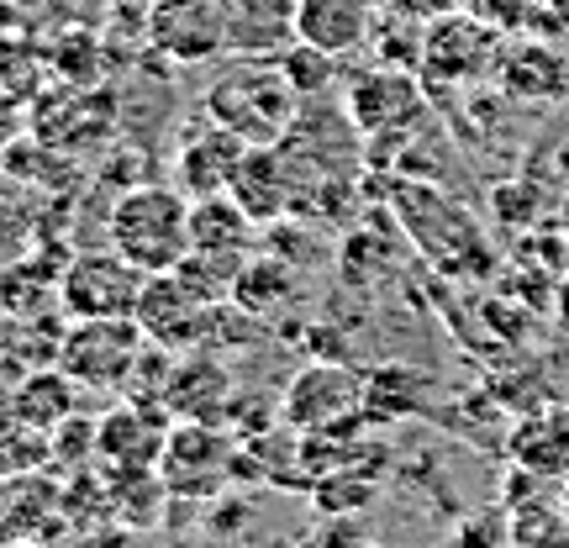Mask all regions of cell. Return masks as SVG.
<instances>
[{"mask_svg": "<svg viewBox=\"0 0 569 548\" xmlns=\"http://www.w3.org/2000/svg\"><path fill=\"white\" fill-rule=\"evenodd\" d=\"M206 117L232 127L243 142H284L301 117V96L284 80L280 59H227L206 90Z\"/></svg>", "mask_w": 569, "mask_h": 548, "instance_id": "cell-1", "label": "cell"}, {"mask_svg": "<svg viewBox=\"0 0 569 548\" xmlns=\"http://www.w3.org/2000/svg\"><path fill=\"white\" fill-rule=\"evenodd\" d=\"M106 243L148 275L180 269V259L190 253V196L180 185H138L117 196L106 217Z\"/></svg>", "mask_w": 569, "mask_h": 548, "instance_id": "cell-2", "label": "cell"}, {"mask_svg": "<svg viewBox=\"0 0 569 548\" xmlns=\"http://www.w3.org/2000/svg\"><path fill=\"white\" fill-rule=\"evenodd\" d=\"M501 32L480 21L475 11H448V17L427 21L422 32V63H417V74L427 84H448V90H459V84H480L486 74H496V63H501Z\"/></svg>", "mask_w": 569, "mask_h": 548, "instance_id": "cell-3", "label": "cell"}, {"mask_svg": "<svg viewBox=\"0 0 569 548\" xmlns=\"http://www.w3.org/2000/svg\"><path fill=\"white\" fill-rule=\"evenodd\" d=\"M142 348H148V332L138 327V317H84L59 343V369L74 386L117 390L127 386Z\"/></svg>", "mask_w": 569, "mask_h": 548, "instance_id": "cell-4", "label": "cell"}, {"mask_svg": "<svg viewBox=\"0 0 569 548\" xmlns=\"http://www.w3.org/2000/svg\"><path fill=\"white\" fill-rule=\"evenodd\" d=\"M280 417L296 432H332L348 422H369L365 417V375L338 365V359H317L311 369H301L280 396Z\"/></svg>", "mask_w": 569, "mask_h": 548, "instance_id": "cell-5", "label": "cell"}, {"mask_svg": "<svg viewBox=\"0 0 569 548\" xmlns=\"http://www.w3.org/2000/svg\"><path fill=\"white\" fill-rule=\"evenodd\" d=\"M142 285H148V269H138L127 253L106 243L80 253L63 269L59 301L74 322H84V317H132L142 301Z\"/></svg>", "mask_w": 569, "mask_h": 548, "instance_id": "cell-6", "label": "cell"}, {"mask_svg": "<svg viewBox=\"0 0 569 548\" xmlns=\"http://www.w3.org/2000/svg\"><path fill=\"white\" fill-rule=\"evenodd\" d=\"M148 42L174 63H211L232 53L222 0H153L148 6Z\"/></svg>", "mask_w": 569, "mask_h": 548, "instance_id": "cell-7", "label": "cell"}, {"mask_svg": "<svg viewBox=\"0 0 569 548\" xmlns=\"http://www.w3.org/2000/svg\"><path fill=\"white\" fill-rule=\"evenodd\" d=\"M211 296L196 290V285L184 280L180 269H163V275H148L142 285V301H138V327L163 348H201L206 338V322H211Z\"/></svg>", "mask_w": 569, "mask_h": 548, "instance_id": "cell-8", "label": "cell"}, {"mask_svg": "<svg viewBox=\"0 0 569 548\" xmlns=\"http://www.w3.org/2000/svg\"><path fill=\"white\" fill-rule=\"evenodd\" d=\"M296 163L284 142H253L238 163V175L227 185V196L243 206L253 222H280L290 211H301V190H296Z\"/></svg>", "mask_w": 569, "mask_h": 548, "instance_id": "cell-9", "label": "cell"}, {"mask_svg": "<svg viewBox=\"0 0 569 548\" xmlns=\"http://www.w3.org/2000/svg\"><path fill=\"white\" fill-rule=\"evenodd\" d=\"M248 148H253V142H243L232 127L201 122L180 142V153H174L180 190L190 201H201V196H227V185H232V175H238V163H243Z\"/></svg>", "mask_w": 569, "mask_h": 548, "instance_id": "cell-10", "label": "cell"}, {"mask_svg": "<svg viewBox=\"0 0 569 548\" xmlns=\"http://www.w3.org/2000/svg\"><path fill=\"white\" fill-rule=\"evenodd\" d=\"M227 454H232V444L217 432V422H180L163 444V480L180 496H211L227 475Z\"/></svg>", "mask_w": 569, "mask_h": 548, "instance_id": "cell-11", "label": "cell"}, {"mask_svg": "<svg viewBox=\"0 0 569 548\" xmlns=\"http://www.w3.org/2000/svg\"><path fill=\"white\" fill-rule=\"evenodd\" d=\"M375 0H296V42H311L332 59L359 53L375 38Z\"/></svg>", "mask_w": 569, "mask_h": 548, "instance_id": "cell-12", "label": "cell"}, {"mask_svg": "<svg viewBox=\"0 0 569 548\" xmlns=\"http://www.w3.org/2000/svg\"><path fill=\"white\" fill-rule=\"evenodd\" d=\"M422 111V84H417V69H375V74H359L353 90H348V117L365 127V132H396L407 127L411 117Z\"/></svg>", "mask_w": 569, "mask_h": 548, "instance_id": "cell-13", "label": "cell"}, {"mask_svg": "<svg viewBox=\"0 0 569 548\" xmlns=\"http://www.w3.org/2000/svg\"><path fill=\"white\" fill-rule=\"evenodd\" d=\"M232 369L211 353V348H196L174 365V380H169V401L163 407L174 411L180 422H222L227 407H232Z\"/></svg>", "mask_w": 569, "mask_h": 548, "instance_id": "cell-14", "label": "cell"}, {"mask_svg": "<svg viewBox=\"0 0 569 548\" xmlns=\"http://www.w3.org/2000/svg\"><path fill=\"white\" fill-rule=\"evenodd\" d=\"M227 42L248 59H274L296 42V0H222Z\"/></svg>", "mask_w": 569, "mask_h": 548, "instance_id": "cell-15", "label": "cell"}, {"mask_svg": "<svg viewBox=\"0 0 569 548\" xmlns=\"http://www.w3.org/2000/svg\"><path fill=\"white\" fill-rule=\"evenodd\" d=\"M169 407H142V401H127L122 411H111L96 432V448L106 459H117L122 469H148L153 459H163V444H169V427H163Z\"/></svg>", "mask_w": 569, "mask_h": 548, "instance_id": "cell-16", "label": "cell"}, {"mask_svg": "<svg viewBox=\"0 0 569 548\" xmlns=\"http://www.w3.org/2000/svg\"><path fill=\"white\" fill-rule=\"evenodd\" d=\"M190 253L248 259L253 253V217L232 196H201V201H190Z\"/></svg>", "mask_w": 569, "mask_h": 548, "instance_id": "cell-17", "label": "cell"}, {"mask_svg": "<svg viewBox=\"0 0 569 548\" xmlns=\"http://www.w3.org/2000/svg\"><path fill=\"white\" fill-rule=\"evenodd\" d=\"M296 269H290V259H280V253H248V265L238 269V280H232V301L243 306L248 317H259V322H269V317H280L284 306L296 301Z\"/></svg>", "mask_w": 569, "mask_h": 548, "instance_id": "cell-18", "label": "cell"}, {"mask_svg": "<svg viewBox=\"0 0 569 548\" xmlns=\"http://www.w3.org/2000/svg\"><path fill=\"white\" fill-rule=\"evenodd\" d=\"M427 411V375L411 365H386L365 375V417L369 422H396V417H422Z\"/></svg>", "mask_w": 569, "mask_h": 548, "instance_id": "cell-19", "label": "cell"}, {"mask_svg": "<svg viewBox=\"0 0 569 548\" xmlns=\"http://www.w3.org/2000/svg\"><path fill=\"white\" fill-rule=\"evenodd\" d=\"M496 74L507 80L511 96H528V101H549L565 90V69L553 59V48L543 42H507L501 48V63H496Z\"/></svg>", "mask_w": 569, "mask_h": 548, "instance_id": "cell-20", "label": "cell"}, {"mask_svg": "<svg viewBox=\"0 0 569 548\" xmlns=\"http://www.w3.org/2000/svg\"><path fill=\"white\" fill-rule=\"evenodd\" d=\"M511 454L538 475H569V407L565 411H543L532 422L517 427Z\"/></svg>", "mask_w": 569, "mask_h": 548, "instance_id": "cell-21", "label": "cell"}, {"mask_svg": "<svg viewBox=\"0 0 569 548\" xmlns=\"http://www.w3.org/2000/svg\"><path fill=\"white\" fill-rule=\"evenodd\" d=\"M74 380L63 375V369H53V375H32L27 386H21L17 396V417H27L32 427H59L69 422V411H74Z\"/></svg>", "mask_w": 569, "mask_h": 548, "instance_id": "cell-22", "label": "cell"}, {"mask_svg": "<svg viewBox=\"0 0 569 548\" xmlns=\"http://www.w3.org/2000/svg\"><path fill=\"white\" fill-rule=\"evenodd\" d=\"M280 69H284V80L296 84V96H301V101H311V96H327V90L338 84L343 59H332V53L311 48V42H290V48L280 53Z\"/></svg>", "mask_w": 569, "mask_h": 548, "instance_id": "cell-23", "label": "cell"}, {"mask_svg": "<svg viewBox=\"0 0 569 548\" xmlns=\"http://www.w3.org/2000/svg\"><path fill=\"white\" fill-rule=\"evenodd\" d=\"M465 11L490 21L496 32H522V27L538 17V0H465Z\"/></svg>", "mask_w": 569, "mask_h": 548, "instance_id": "cell-24", "label": "cell"}, {"mask_svg": "<svg viewBox=\"0 0 569 548\" xmlns=\"http://www.w3.org/2000/svg\"><path fill=\"white\" fill-rule=\"evenodd\" d=\"M390 11H401V17H417V21H438L448 11H465V0H386Z\"/></svg>", "mask_w": 569, "mask_h": 548, "instance_id": "cell-25", "label": "cell"}, {"mask_svg": "<svg viewBox=\"0 0 569 548\" xmlns=\"http://www.w3.org/2000/svg\"><path fill=\"white\" fill-rule=\"evenodd\" d=\"M559 317L569 322V280H565V296H559Z\"/></svg>", "mask_w": 569, "mask_h": 548, "instance_id": "cell-26", "label": "cell"}]
</instances>
